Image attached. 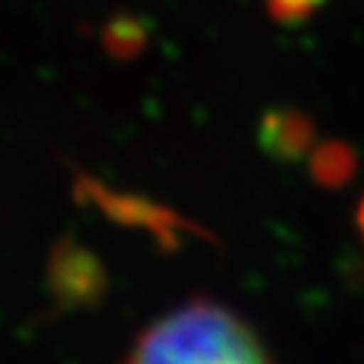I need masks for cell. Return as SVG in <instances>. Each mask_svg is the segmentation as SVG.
Instances as JSON below:
<instances>
[{"mask_svg":"<svg viewBox=\"0 0 364 364\" xmlns=\"http://www.w3.org/2000/svg\"><path fill=\"white\" fill-rule=\"evenodd\" d=\"M324 0H267V11L275 22H299L311 16Z\"/></svg>","mask_w":364,"mask_h":364,"instance_id":"obj_4","label":"cell"},{"mask_svg":"<svg viewBox=\"0 0 364 364\" xmlns=\"http://www.w3.org/2000/svg\"><path fill=\"white\" fill-rule=\"evenodd\" d=\"M359 227H362V232H364V203H362V208H359Z\"/></svg>","mask_w":364,"mask_h":364,"instance_id":"obj_5","label":"cell"},{"mask_svg":"<svg viewBox=\"0 0 364 364\" xmlns=\"http://www.w3.org/2000/svg\"><path fill=\"white\" fill-rule=\"evenodd\" d=\"M262 141L270 154L297 156L311 144V124L299 114H270L262 127Z\"/></svg>","mask_w":364,"mask_h":364,"instance_id":"obj_2","label":"cell"},{"mask_svg":"<svg viewBox=\"0 0 364 364\" xmlns=\"http://www.w3.org/2000/svg\"><path fill=\"white\" fill-rule=\"evenodd\" d=\"M130 364H273V356L235 311L195 299L149 326Z\"/></svg>","mask_w":364,"mask_h":364,"instance_id":"obj_1","label":"cell"},{"mask_svg":"<svg viewBox=\"0 0 364 364\" xmlns=\"http://www.w3.org/2000/svg\"><path fill=\"white\" fill-rule=\"evenodd\" d=\"M313 170H316V176L321 181L338 183L343 178H348V173L353 170V156L343 146L326 144L324 149H318L316 156H313Z\"/></svg>","mask_w":364,"mask_h":364,"instance_id":"obj_3","label":"cell"}]
</instances>
